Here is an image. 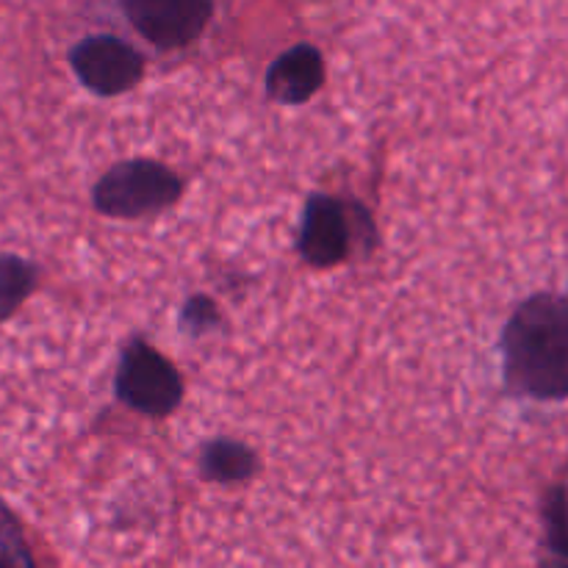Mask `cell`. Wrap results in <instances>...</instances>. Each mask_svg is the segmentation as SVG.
<instances>
[{
	"label": "cell",
	"mask_w": 568,
	"mask_h": 568,
	"mask_svg": "<svg viewBox=\"0 0 568 568\" xmlns=\"http://www.w3.org/2000/svg\"><path fill=\"white\" fill-rule=\"evenodd\" d=\"M114 394L133 414L166 419L183 403V377L166 355L144 338H131L122 347L114 375Z\"/></svg>",
	"instance_id": "3957f363"
},
{
	"label": "cell",
	"mask_w": 568,
	"mask_h": 568,
	"mask_svg": "<svg viewBox=\"0 0 568 568\" xmlns=\"http://www.w3.org/2000/svg\"><path fill=\"white\" fill-rule=\"evenodd\" d=\"M327 67L325 55L316 44L297 42L283 50L264 75V92L272 103L305 105L325 87Z\"/></svg>",
	"instance_id": "52a82bcc"
},
{
	"label": "cell",
	"mask_w": 568,
	"mask_h": 568,
	"mask_svg": "<svg viewBox=\"0 0 568 568\" xmlns=\"http://www.w3.org/2000/svg\"><path fill=\"white\" fill-rule=\"evenodd\" d=\"M544 530H547V547L555 558L568 560V488L552 486L544 497Z\"/></svg>",
	"instance_id": "30bf717a"
},
{
	"label": "cell",
	"mask_w": 568,
	"mask_h": 568,
	"mask_svg": "<svg viewBox=\"0 0 568 568\" xmlns=\"http://www.w3.org/2000/svg\"><path fill=\"white\" fill-rule=\"evenodd\" d=\"M197 471L205 483L239 486L258 475L261 458L250 444L236 442V438H211L200 447Z\"/></svg>",
	"instance_id": "ba28073f"
},
{
	"label": "cell",
	"mask_w": 568,
	"mask_h": 568,
	"mask_svg": "<svg viewBox=\"0 0 568 568\" xmlns=\"http://www.w3.org/2000/svg\"><path fill=\"white\" fill-rule=\"evenodd\" d=\"M541 568H568V560H560V558H549V560H544Z\"/></svg>",
	"instance_id": "4fadbf2b"
},
{
	"label": "cell",
	"mask_w": 568,
	"mask_h": 568,
	"mask_svg": "<svg viewBox=\"0 0 568 568\" xmlns=\"http://www.w3.org/2000/svg\"><path fill=\"white\" fill-rule=\"evenodd\" d=\"M358 203H344L333 194L314 192L303 205L297 231V253L314 270H333L353 253Z\"/></svg>",
	"instance_id": "277c9868"
},
{
	"label": "cell",
	"mask_w": 568,
	"mask_h": 568,
	"mask_svg": "<svg viewBox=\"0 0 568 568\" xmlns=\"http://www.w3.org/2000/svg\"><path fill=\"white\" fill-rule=\"evenodd\" d=\"M503 377L514 397L538 403L568 399V297L530 294L505 322Z\"/></svg>",
	"instance_id": "6da1fadb"
},
{
	"label": "cell",
	"mask_w": 568,
	"mask_h": 568,
	"mask_svg": "<svg viewBox=\"0 0 568 568\" xmlns=\"http://www.w3.org/2000/svg\"><path fill=\"white\" fill-rule=\"evenodd\" d=\"M566 297H568V294H566Z\"/></svg>",
	"instance_id": "5bb4252c"
},
{
	"label": "cell",
	"mask_w": 568,
	"mask_h": 568,
	"mask_svg": "<svg viewBox=\"0 0 568 568\" xmlns=\"http://www.w3.org/2000/svg\"><path fill=\"white\" fill-rule=\"evenodd\" d=\"M39 270L20 255L0 253V325L26 305V300L37 292Z\"/></svg>",
	"instance_id": "9c48e42d"
},
{
	"label": "cell",
	"mask_w": 568,
	"mask_h": 568,
	"mask_svg": "<svg viewBox=\"0 0 568 568\" xmlns=\"http://www.w3.org/2000/svg\"><path fill=\"white\" fill-rule=\"evenodd\" d=\"M70 67L81 87L98 98H120L144 78V55L114 33H94L70 50Z\"/></svg>",
	"instance_id": "5b68a950"
},
{
	"label": "cell",
	"mask_w": 568,
	"mask_h": 568,
	"mask_svg": "<svg viewBox=\"0 0 568 568\" xmlns=\"http://www.w3.org/2000/svg\"><path fill=\"white\" fill-rule=\"evenodd\" d=\"M122 14L133 31L161 53L183 50L197 42L214 17L209 0H125Z\"/></svg>",
	"instance_id": "8992f818"
},
{
	"label": "cell",
	"mask_w": 568,
	"mask_h": 568,
	"mask_svg": "<svg viewBox=\"0 0 568 568\" xmlns=\"http://www.w3.org/2000/svg\"><path fill=\"white\" fill-rule=\"evenodd\" d=\"M0 568H37L20 521L3 499H0Z\"/></svg>",
	"instance_id": "8fae6325"
},
{
	"label": "cell",
	"mask_w": 568,
	"mask_h": 568,
	"mask_svg": "<svg viewBox=\"0 0 568 568\" xmlns=\"http://www.w3.org/2000/svg\"><path fill=\"white\" fill-rule=\"evenodd\" d=\"M178 325L189 336H205V333L216 331V325H220V308H216V303L209 294H194V297L183 303Z\"/></svg>",
	"instance_id": "7c38bea8"
},
{
	"label": "cell",
	"mask_w": 568,
	"mask_h": 568,
	"mask_svg": "<svg viewBox=\"0 0 568 568\" xmlns=\"http://www.w3.org/2000/svg\"><path fill=\"white\" fill-rule=\"evenodd\" d=\"M183 197V178L153 159H125L98 178L92 205L105 220H148Z\"/></svg>",
	"instance_id": "7a4b0ae2"
}]
</instances>
